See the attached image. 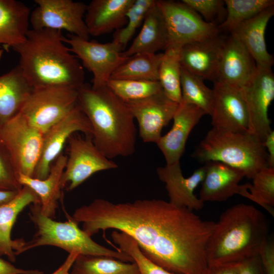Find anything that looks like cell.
<instances>
[{"mask_svg":"<svg viewBox=\"0 0 274 274\" xmlns=\"http://www.w3.org/2000/svg\"><path fill=\"white\" fill-rule=\"evenodd\" d=\"M72 218L89 236L114 229L132 237L144 254L175 274H204L206 248L216 222L163 200L114 203L96 198Z\"/></svg>","mask_w":274,"mask_h":274,"instance_id":"1","label":"cell"},{"mask_svg":"<svg viewBox=\"0 0 274 274\" xmlns=\"http://www.w3.org/2000/svg\"><path fill=\"white\" fill-rule=\"evenodd\" d=\"M60 30L29 29L25 41L13 50L33 89L63 87L78 90L84 83L83 67L62 40Z\"/></svg>","mask_w":274,"mask_h":274,"instance_id":"2","label":"cell"},{"mask_svg":"<svg viewBox=\"0 0 274 274\" xmlns=\"http://www.w3.org/2000/svg\"><path fill=\"white\" fill-rule=\"evenodd\" d=\"M77 105L90 123L93 143L107 158L111 160L134 153L135 120L126 102L107 84L94 88L84 83L78 89Z\"/></svg>","mask_w":274,"mask_h":274,"instance_id":"3","label":"cell"},{"mask_svg":"<svg viewBox=\"0 0 274 274\" xmlns=\"http://www.w3.org/2000/svg\"><path fill=\"white\" fill-rule=\"evenodd\" d=\"M268 232L266 216L254 206L239 203L230 207L216 222L207 244L208 265L238 263L258 255Z\"/></svg>","mask_w":274,"mask_h":274,"instance_id":"4","label":"cell"},{"mask_svg":"<svg viewBox=\"0 0 274 274\" xmlns=\"http://www.w3.org/2000/svg\"><path fill=\"white\" fill-rule=\"evenodd\" d=\"M192 157L207 162L219 161L242 170L252 179L268 166V155L261 142L248 132L212 128L196 147Z\"/></svg>","mask_w":274,"mask_h":274,"instance_id":"5","label":"cell"},{"mask_svg":"<svg viewBox=\"0 0 274 274\" xmlns=\"http://www.w3.org/2000/svg\"><path fill=\"white\" fill-rule=\"evenodd\" d=\"M28 213L36 232L32 238L25 242L15 253L18 255L30 249L43 246L60 248L69 254L77 253L86 256H105L127 262H133L131 257L119 249L113 250L94 242L78 226L71 216L65 222H58L43 215L40 204H31Z\"/></svg>","mask_w":274,"mask_h":274,"instance_id":"6","label":"cell"},{"mask_svg":"<svg viewBox=\"0 0 274 274\" xmlns=\"http://www.w3.org/2000/svg\"><path fill=\"white\" fill-rule=\"evenodd\" d=\"M43 134L19 114L0 125V143L20 175L33 177L42 147Z\"/></svg>","mask_w":274,"mask_h":274,"instance_id":"7","label":"cell"},{"mask_svg":"<svg viewBox=\"0 0 274 274\" xmlns=\"http://www.w3.org/2000/svg\"><path fill=\"white\" fill-rule=\"evenodd\" d=\"M156 3L166 25L167 47L181 48L186 44L211 39L220 34L217 25L206 22L182 1L157 0Z\"/></svg>","mask_w":274,"mask_h":274,"instance_id":"8","label":"cell"},{"mask_svg":"<svg viewBox=\"0 0 274 274\" xmlns=\"http://www.w3.org/2000/svg\"><path fill=\"white\" fill-rule=\"evenodd\" d=\"M77 95L72 88L33 89L19 114L44 133L76 106Z\"/></svg>","mask_w":274,"mask_h":274,"instance_id":"9","label":"cell"},{"mask_svg":"<svg viewBox=\"0 0 274 274\" xmlns=\"http://www.w3.org/2000/svg\"><path fill=\"white\" fill-rule=\"evenodd\" d=\"M67 156L61 178V187L72 191L93 174L118 167L115 162L107 158L96 147L92 138L83 136L78 132L68 138Z\"/></svg>","mask_w":274,"mask_h":274,"instance_id":"10","label":"cell"},{"mask_svg":"<svg viewBox=\"0 0 274 274\" xmlns=\"http://www.w3.org/2000/svg\"><path fill=\"white\" fill-rule=\"evenodd\" d=\"M62 40L81 60L83 67L92 74L91 85L94 88L107 85L113 72L126 58L122 56L121 47L113 41L100 43L72 34L63 36Z\"/></svg>","mask_w":274,"mask_h":274,"instance_id":"11","label":"cell"},{"mask_svg":"<svg viewBox=\"0 0 274 274\" xmlns=\"http://www.w3.org/2000/svg\"><path fill=\"white\" fill-rule=\"evenodd\" d=\"M37 6L31 12L32 29L65 30L89 40L84 17L87 5L72 0H35Z\"/></svg>","mask_w":274,"mask_h":274,"instance_id":"12","label":"cell"},{"mask_svg":"<svg viewBox=\"0 0 274 274\" xmlns=\"http://www.w3.org/2000/svg\"><path fill=\"white\" fill-rule=\"evenodd\" d=\"M241 91L248 113V132L263 142L271 131L268 108L274 98V75L271 67L256 66Z\"/></svg>","mask_w":274,"mask_h":274,"instance_id":"13","label":"cell"},{"mask_svg":"<svg viewBox=\"0 0 274 274\" xmlns=\"http://www.w3.org/2000/svg\"><path fill=\"white\" fill-rule=\"evenodd\" d=\"M80 132L92 138L90 123L77 104L67 115L44 133L41 155L33 178H46L52 163L62 153L68 138L73 133Z\"/></svg>","mask_w":274,"mask_h":274,"instance_id":"14","label":"cell"},{"mask_svg":"<svg viewBox=\"0 0 274 274\" xmlns=\"http://www.w3.org/2000/svg\"><path fill=\"white\" fill-rule=\"evenodd\" d=\"M139 126L144 143H156L163 128L173 119L179 104L168 98L163 91L149 97L125 102Z\"/></svg>","mask_w":274,"mask_h":274,"instance_id":"15","label":"cell"},{"mask_svg":"<svg viewBox=\"0 0 274 274\" xmlns=\"http://www.w3.org/2000/svg\"><path fill=\"white\" fill-rule=\"evenodd\" d=\"M211 114L213 128L248 131V113L241 87L215 82Z\"/></svg>","mask_w":274,"mask_h":274,"instance_id":"16","label":"cell"},{"mask_svg":"<svg viewBox=\"0 0 274 274\" xmlns=\"http://www.w3.org/2000/svg\"><path fill=\"white\" fill-rule=\"evenodd\" d=\"M205 175L199 198L206 201H223L234 194L247 197L249 183L239 185L245 177L241 170L219 161L205 163Z\"/></svg>","mask_w":274,"mask_h":274,"instance_id":"17","label":"cell"},{"mask_svg":"<svg viewBox=\"0 0 274 274\" xmlns=\"http://www.w3.org/2000/svg\"><path fill=\"white\" fill-rule=\"evenodd\" d=\"M156 173L159 179L165 184L170 203L192 211L203 209L204 202L194 191L204 178V166L196 169L188 178L183 176L180 162L158 167Z\"/></svg>","mask_w":274,"mask_h":274,"instance_id":"18","label":"cell"},{"mask_svg":"<svg viewBox=\"0 0 274 274\" xmlns=\"http://www.w3.org/2000/svg\"><path fill=\"white\" fill-rule=\"evenodd\" d=\"M256 69V63L250 54L237 38L230 33L224 42L215 82L242 87L250 80Z\"/></svg>","mask_w":274,"mask_h":274,"instance_id":"19","label":"cell"},{"mask_svg":"<svg viewBox=\"0 0 274 274\" xmlns=\"http://www.w3.org/2000/svg\"><path fill=\"white\" fill-rule=\"evenodd\" d=\"M205 115L196 106L184 102L179 104L172 119L171 129L156 143L163 155L166 164L180 162L191 131Z\"/></svg>","mask_w":274,"mask_h":274,"instance_id":"20","label":"cell"},{"mask_svg":"<svg viewBox=\"0 0 274 274\" xmlns=\"http://www.w3.org/2000/svg\"><path fill=\"white\" fill-rule=\"evenodd\" d=\"M226 38L219 34L183 46L180 52L181 67L203 80L214 82Z\"/></svg>","mask_w":274,"mask_h":274,"instance_id":"21","label":"cell"},{"mask_svg":"<svg viewBox=\"0 0 274 274\" xmlns=\"http://www.w3.org/2000/svg\"><path fill=\"white\" fill-rule=\"evenodd\" d=\"M134 0H92L84 17L89 36H99L117 30L127 23L126 13Z\"/></svg>","mask_w":274,"mask_h":274,"instance_id":"22","label":"cell"},{"mask_svg":"<svg viewBox=\"0 0 274 274\" xmlns=\"http://www.w3.org/2000/svg\"><path fill=\"white\" fill-rule=\"evenodd\" d=\"M30 13L22 2L0 0V60L5 51L13 49L25 41Z\"/></svg>","mask_w":274,"mask_h":274,"instance_id":"23","label":"cell"},{"mask_svg":"<svg viewBox=\"0 0 274 274\" xmlns=\"http://www.w3.org/2000/svg\"><path fill=\"white\" fill-rule=\"evenodd\" d=\"M273 15L274 7H270L243 22L230 32L244 46L256 66L272 67L273 63V57L268 52L265 41L266 26Z\"/></svg>","mask_w":274,"mask_h":274,"instance_id":"24","label":"cell"},{"mask_svg":"<svg viewBox=\"0 0 274 274\" xmlns=\"http://www.w3.org/2000/svg\"><path fill=\"white\" fill-rule=\"evenodd\" d=\"M40 203L38 195L29 187L23 186L10 202L0 206V256H6L12 262L15 253L23 245V239H12L11 231L19 214L27 206Z\"/></svg>","mask_w":274,"mask_h":274,"instance_id":"25","label":"cell"},{"mask_svg":"<svg viewBox=\"0 0 274 274\" xmlns=\"http://www.w3.org/2000/svg\"><path fill=\"white\" fill-rule=\"evenodd\" d=\"M67 159L66 155L61 153L52 163L48 176L44 179L20 175L18 180L22 186L31 189L40 201L41 213L54 219L61 196V178Z\"/></svg>","mask_w":274,"mask_h":274,"instance_id":"26","label":"cell"},{"mask_svg":"<svg viewBox=\"0 0 274 274\" xmlns=\"http://www.w3.org/2000/svg\"><path fill=\"white\" fill-rule=\"evenodd\" d=\"M168 42L165 22L156 1L147 12L139 34L128 48L122 52V56L127 58L136 53H156L165 50Z\"/></svg>","mask_w":274,"mask_h":274,"instance_id":"27","label":"cell"},{"mask_svg":"<svg viewBox=\"0 0 274 274\" xmlns=\"http://www.w3.org/2000/svg\"><path fill=\"white\" fill-rule=\"evenodd\" d=\"M32 89L19 65L0 76V125L19 113Z\"/></svg>","mask_w":274,"mask_h":274,"instance_id":"28","label":"cell"},{"mask_svg":"<svg viewBox=\"0 0 274 274\" xmlns=\"http://www.w3.org/2000/svg\"><path fill=\"white\" fill-rule=\"evenodd\" d=\"M162 55L140 53L127 57L113 72L110 79L158 81Z\"/></svg>","mask_w":274,"mask_h":274,"instance_id":"29","label":"cell"},{"mask_svg":"<svg viewBox=\"0 0 274 274\" xmlns=\"http://www.w3.org/2000/svg\"><path fill=\"white\" fill-rule=\"evenodd\" d=\"M69 274H140L134 262L105 256L78 255Z\"/></svg>","mask_w":274,"mask_h":274,"instance_id":"30","label":"cell"},{"mask_svg":"<svg viewBox=\"0 0 274 274\" xmlns=\"http://www.w3.org/2000/svg\"><path fill=\"white\" fill-rule=\"evenodd\" d=\"M181 48L168 46L163 53L158 70V82L166 96L177 104L182 101Z\"/></svg>","mask_w":274,"mask_h":274,"instance_id":"31","label":"cell"},{"mask_svg":"<svg viewBox=\"0 0 274 274\" xmlns=\"http://www.w3.org/2000/svg\"><path fill=\"white\" fill-rule=\"evenodd\" d=\"M224 3L226 16L218 27L229 33L243 22L274 5L273 0H225Z\"/></svg>","mask_w":274,"mask_h":274,"instance_id":"32","label":"cell"},{"mask_svg":"<svg viewBox=\"0 0 274 274\" xmlns=\"http://www.w3.org/2000/svg\"><path fill=\"white\" fill-rule=\"evenodd\" d=\"M181 102L196 106L211 115L213 91L204 84L202 79L181 67Z\"/></svg>","mask_w":274,"mask_h":274,"instance_id":"33","label":"cell"},{"mask_svg":"<svg viewBox=\"0 0 274 274\" xmlns=\"http://www.w3.org/2000/svg\"><path fill=\"white\" fill-rule=\"evenodd\" d=\"M111 237L121 252L130 256L139 269L140 274H175L156 264L141 251L136 242L128 234L114 230Z\"/></svg>","mask_w":274,"mask_h":274,"instance_id":"34","label":"cell"},{"mask_svg":"<svg viewBox=\"0 0 274 274\" xmlns=\"http://www.w3.org/2000/svg\"><path fill=\"white\" fill-rule=\"evenodd\" d=\"M249 185L247 198L274 216V167H266L257 173Z\"/></svg>","mask_w":274,"mask_h":274,"instance_id":"35","label":"cell"},{"mask_svg":"<svg viewBox=\"0 0 274 274\" xmlns=\"http://www.w3.org/2000/svg\"><path fill=\"white\" fill-rule=\"evenodd\" d=\"M107 85L125 102L143 99L163 91L158 81L110 79Z\"/></svg>","mask_w":274,"mask_h":274,"instance_id":"36","label":"cell"},{"mask_svg":"<svg viewBox=\"0 0 274 274\" xmlns=\"http://www.w3.org/2000/svg\"><path fill=\"white\" fill-rule=\"evenodd\" d=\"M155 3L156 0H134L126 13V24L114 32L112 41L124 51L136 29L142 25L147 12Z\"/></svg>","mask_w":274,"mask_h":274,"instance_id":"37","label":"cell"},{"mask_svg":"<svg viewBox=\"0 0 274 274\" xmlns=\"http://www.w3.org/2000/svg\"><path fill=\"white\" fill-rule=\"evenodd\" d=\"M183 3L191 8L198 14H201L208 23L215 24V21L223 20L226 16V8L223 0H182Z\"/></svg>","mask_w":274,"mask_h":274,"instance_id":"38","label":"cell"},{"mask_svg":"<svg viewBox=\"0 0 274 274\" xmlns=\"http://www.w3.org/2000/svg\"><path fill=\"white\" fill-rule=\"evenodd\" d=\"M22 187L9 153L0 143V191H18Z\"/></svg>","mask_w":274,"mask_h":274,"instance_id":"39","label":"cell"},{"mask_svg":"<svg viewBox=\"0 0 274 274\" xmlns=\"http://www.w3.org/2000/svg\"><path fill=\"white\" fill-rule=\"evenodd\" d=\"M265 274H274V242L268 237L263 244L258 254Z\"/></svg>","mask_w":274,"mask_h":274,"instance_id":"40","label":"cell"},{"mask_svg":"<svg viewBox=\"0 0 274 274\" xmlns=\"http://www.w3.org/2000/svg\"><path fill=\"white\" fill-rule=\"evenodd\" d=\"M239 274H265L259 255L246 259L240 262Z\"/></svg>","mask_w":274,"mask_h":274,"instance_id":"41","label":"cell"},{"mask_svg":"<svg viewBox=\"0 0 274 274\" xmlns=\"http://www.w3.org/2000/svg\"><path fill=\"white\" fill-rule=\"evenodd\" d=\"M240 262L208 265L204 274H239Z\"/></svg>","mask_w":274,"mask_h":274,"instance_id":"42","label":"cell"},{"mask_svg":"<svg viewBox=\"0 0 274 274\" xmlns=\"http://www.w3.org/2000/svg\"><path fill=\"white\" fill-rule=\"evenodd\" d=\"M0 274H44L38 270H27L18 268L0 258Z\"/></svg>","mask_w":274,"mask_h":274,"instance_id":"43","label":"cell"},{"mask_svg":"<svg viewBox=\"0 0 274 274\" xmlns=\"http://www.w3.org/2000/svg\"><path fill=\"white\" fill-rule=\"evenodd\" d=\"M263 145L268 155V166L274 167V131H271L266 136Z\"/></svg>","mask_w":274,"mask_h":274,"instance_id":"44","label":"cell"},{"mask_svg":"<svg viewBox=\"0 0 274 274\" xmlns=\"http://www.w3.org/2000/svg\"><path fill=\"white\" fill-rule=\"evenodd\" d=\"M78 255L77 253H70L62 265L52 274H69L71 267Z\"/></svg>","mask_w":274,"mask_h":274,"instance_id":"45","label":"cell"},{"mask_svg":"<svg viewBox=\"0 0 274 274\" xmlns=\"http://www.w3.org/2000/svg\"><path fill=\"white\" fill-rule=\"evenodd\" d=\"M20 190L0 191V206L12 200L17 196Z\"/></svg>","mask_w":274,"mask_h":274,"instance_id":"46","label":"cell"}]
</instances>
